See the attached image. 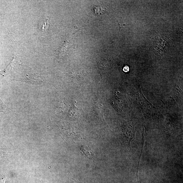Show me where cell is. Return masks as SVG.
Returning a JSON list of instances; mask_svg holds the SVG:
<instances>
[{
  "label": "cell",
  "instance_id": "1",
  "mask_svg": "<svg viewBox=\"0 0 183 183\" xmlns=\"http://www.w3.org/2000/svg\"><path fill=\"white\" fill-rule=\"evenodd\" d=\"M152 46L155 53L163 54L167 52L171 46V42L165 36L155 37L152 40Z\"/></svg>",
  "mask_w": 183,
  "mask_h": 183
},
{
  "label": "cell",
  "instance_id": "6",
  "mask_svg": "<svg viewBox=\"0 0 183 183\" xmlns=\"http://www.w3.org/2000/svg\"><path fill=\"white\" fill-rule=\"evenodd\" d=\"M1 183H5V181H2V182H1Z\"/></svg>",
  "mask_w": 183,
  "mask_h": 183
},
{
  "label": "cell",
  "instance_id": "4",
  "mask_svg": "<svg viewBox=\"0 0 183 183\" xmlns=\"http://www.w3.org/2000/svg\"><path fill=\"white\" fill-rule=\"evenodd\" d=\"M95 10L96 13H97L99 15L103 14L106 11L105 9L102 7H96L95 8Z\"/></svg>",
  "mask_w": 183,
  "mask_h": 183
},
{
  "label": "cell",
  "instance_id": "2",
  "mask_svg": "<svg viewBox=\"0 0 183 183\" xmlns=\"http://www.w3.org/2000/svg\"><path fill=\"white\" fill-rule=\"evenodd\" d=\"M81 151L87 157L92 159L94 156V153L92 149L87 146H82L80 148Z\"/></svg>",
  "mask_w": 183,
  "mask_h": 183
},
{
  "label": "cell",
  "instance_id": "3",
  "mask_svg": "<svg viewBox=\"0 0 183 183\" xmlns=\"http://www.w3.org/2000/svg\"><path fill=\"white\" fill-rule=\"evenodd\" d=\"M49 21L48 20H45L42 22L41 26V30L43 31H44L46 30L48 28L49 24Z\"/></svg>",
  "mask_w": 183,
  "mask_h": 183
},
{
  "label": "cell",
  "instance_id": "5",
  "mask_svg": "<svg viewBox=\"0 0 183 183\" xmlns=\"http://www.w3.org/2000/svg\"><path fill=\"white\" fill-rule=\"evenodd\" d=\"M123 71L125 72H129V67L127 66H125L124 68Z\"/></svg>",
  "mask_w": 183,
  "mask_h": 183
}]
</instances>
